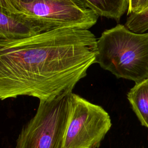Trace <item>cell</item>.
<instances>
[{"label":"cell","instance_id":"277c9868","mask_svg":"<svg viewBox=\"0 0 148 148\" xmlns=\"http://www.w3.org/2000/svg\"><path fill=\"white\" fill-rule=\"evenodd\" d=\"M71 92L39 101L36 113L23 126L18 136L16 148H61Z\"/></svg>","mask_w":148,"mask_h":148},{"label":"cell","instance_id":"6da1fadb","mask_svg":"<svg viewBox=\"0 0 148 148\" xmlns=\"http://www.w3.org/2000/svg\"><path fill=\"white\" fill-rule=\"evenodd\" d=\"M97 39L90 31L65 27L17 40H0V98L40 101L72 91L95 63Z\"/></svg>","mask_w":148,"mask_h":148},{"label":"cell","instance_id":"ba28073f","mask_svg":"<svg viewBox=\"0 0 148 148\" xmlns=\"http://www.w3.org/2000/svg\"><path fill=\"white\" fill-rule=\"evenodd\" d=\"M97 15L119 21L128 11V0H81Z\"/></svg>","mask_w":148,"mask_h":148},{"label":"cell","instance_id":"5b68a950","mask_svg":"<svg viewBox=\"0 0 148 148\" xmlns=\"http://www.w3.org/2000/svg\"><path fill=\"white\" fill-rule=\"evenodd\" d=\"M112 127L109 113L72 92L61 148H98Z\"/></svg>","mask_w":148,"mask_h":148},{"label":"cell","instance_id":"9c48e42d","mask_svg":"<svg viewBox=\"0 0 148 148\" xmlns=\"http://www.w3.org/2000/svg\"><path fill=\"white\" fill-rule=\"evenodd\" d=\"M124 25L136 34H143L148 30V6L139 13L128 15Z\"/></svg>","mask_w":148,"mask_h":148},{"label":"cell","instance_id":"30bf717a","mask_svg":"<svg viewBox=\"0 0 148 148\" xmlns=\"http://www.w3.org/2000/svg\"><path fill=\"white\" fill-rule=\"evenodd\" d=\"M148 6V0H128V9L127 15L138 13Z\"/></svg>","mask_w":148,"mask_h":148},{"label":"cell","instance_id":"3957f363","mask_svg":"<svg viewBox=\"0 0 148 148\" xmlns=\"http://www.w3.org/2000/svg\"><path fill=\"white\" fill-rule=\"evenodd\" d=\"M0 9L29 23L40 33L65 27L88 29L98 18L81 0H0Z\"/></svg>","mask_w":148,"mask_h":148},{"label":"cell","instance_id":"52a82bcc","mask_svg":"<svg viewBox=\"0 0 148 148\" xmlns=\"http://www.w3.org/2000/svg\"><path fill=\"white\" fill-rule=\"evenodd\" d=\"M127 98L141 124L148 128V79L135 83Z\"/></svg>","mask_w":148,"mask_h":148},{"label":"cell","instance_id":"8fae6325","mask_svg":"<svg viewBox=\"0 0 148 148\" xmlns=\"http://www.w3.org/2000/svg\"><path fill=\"white\" fill-rule=\"evenodd\" d=\"M21 2H23V3H29V2H31L34 1H35V0H18Z\"/></svg>","mask_w":148,"mask_h":148},{"label":"cell","instance_id":"7a4b0ae2","mask_svg":"<svg viewBox=\"0 0 148 148\" xmlns=\"http://www.w3.org/2000/svg\"><path fill=\"white\" fill-rule=\"evenodd\" d=\"M95 63L117 78L135 83L148 79V33L136 34L117 24L97 41Z\"/></svg>","mask_w":148,"mask_h":148},{"label":"cell","instance_id":"8992f818","mask_svg":"<svg viewBox=\"0 0 148 148\" xmlns=\"http://www.w3.org/2000/svg\"><path fill=\"white\" fill-rule=\"evenodd\" d=\"M40 32L29 23L0 9V40H17Z\"/></svg>","mask_w":148,"mask_h":148}]
</instances>
